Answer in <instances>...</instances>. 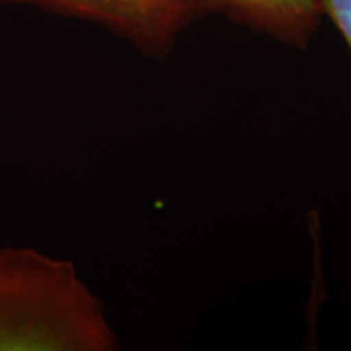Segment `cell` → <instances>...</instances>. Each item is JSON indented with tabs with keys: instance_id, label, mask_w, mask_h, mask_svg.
I'll return each mask as SVG.
<instances>
[{
	"instance_id": "3957f363",
	"label": "cell",
	"mask_w": 351,
	"mask_h": 351,
	"mask_svg": "<svg viewBox=\"0 0 351 351\" xmlns=\"http://www.w3.org/2000/svg\"><path fill=\"white\" fill-rule=\"evenodd\" d=\"M322 13L337 26L351 52V0H320Z\"/></svg>"
},
{
	"instance_id": "7a4b0ae2",
	"label": "cell",
	"mask_w": 351,
	"mask_h": 351,
	"mask_svg": "<svg viewBox=\"0 0 351 351\" xmlns=\"http://www.w3.org/2000/svg\"><path fill=\"white\" fill-rule=\"evenodd\" d=\"M98 23L143 54L163 59L194 21L212 10L210 0H0Z\"/></svg>"
},
{
	"instance_id": "6da1fadb",
	"label": "cell",
	"mask_w": 351,
	"mask_h": 351,
	"mask_svg": "<svg viewBox=\"0 0 351 351\" xmlns=\"http://www.w3.org/2000/svg\"><path fill=\"white\" fill-rule=\"evenodd\" d=\"M103 301L69 258L0 245V351H116Z\"/></svg>"
}]
</instances>
